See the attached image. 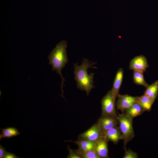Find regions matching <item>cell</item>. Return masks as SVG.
Masks as SVG:
<instances>
[{
  "label": "cell",
  "mask_w": 158,
  "mask_h": 158,
  "mask_svg": "<svg viewBox=\"0 0 158 158\" xmlns=\"http://www.w3.org/2000/svg\"><path fill=\"white\" fill-rule=\"evenodd\" d=\"M133 78L134 83L137 85H142L146 87L148 85L145 80L142 72L134 71Z\"/></svg>",
  "instance_id": "18"
},
{
  "label": "cell",
  "mask_w": 158,
  "mask_h": 158,
  "mask_svg": "<svg viewBox=\"0 0 158 158\" xmlns=\"http://www.w3.org/2000/svg\"><path fill=\"white\" fill-rule=\"evenodd\" d=\"M102 137V130L97 123L78 136L79 138L94 142H97Z\"/></svg>",
  "instance_id": "6"
},
{
  "label": "cell",
  "mask_w": 158,
  "mask_h": 158,
  "mask_svg": "<svg viewBox=\"0 0 158 158\" xmlns=\"http://www.w3.org/2000/svg\"><path fill=\"white\" fill-rule=\"evenodd\" d=\"M149 65L146 57L142 55L134 57L130 61L129 69L133 71H138L144 73Z\"/></svg>",
  "instance_id": "7"
},
{
  "label": "cell",
  "mask_w": 158,
  "mask_h": 158,
  "mask_svg": "<svg viewBox=\"0 0 158 158\" xmlns=\"http://www.w3.org/2000/svg\"><path fill=\"white\" fill-rule=\"evenodd\" d=\"M125 153L123 158H138V155L135 152L130 149L125 150Z\"/></svg>",
  "instance_id": "19"
},
{
  "label": "cell",
  "mask_w": 158,
  "mask_h": 158,
  "mask_svg": "<svg viewBox=\"0 0 158 158\" xmlns=\"http://www.w3.org/2000/svg\"><path fill=\"white\" fill-rule=\"evenodd\" d=\"M67 42L64 40L56 44L48 56L49 64L51 65L52 71H56L57 73L61 77L62 81L61 87L62 94L60 95L64 98L63 91L62 89L64 86L63 82L65 80L62 76L61 71L68 61L66 52Z\"/></svg>",
  "instance_id": "2"
},
{
  "label": "cell",
  "mask_w": 158,
  "mask_h": 158,
  "mask_svg": "<svg viewBox=\"0 0 158 158\" xmlns=\"http://www.w3.org/2000/svg\"><path fill=\"white\" fill-rule=\"evenodd\" d=\"M67 149L68 151V155L67 156V158H81L75 152V150L71 149L69 146Z\"/></svg>",
  "instance_id": "20"
},
{
  "label": "cell",
  "mask_w": 158,
  "mask_h": 158,
  "mask_svg": "<svg viewBox=\"0 0 158 158\" xmlns=\"http://www.w3.org/2000/svg\"><path fill=\"white\" fill-rule=\"evenodd\" d=\"M2 131L0 134V140L3 138H9L17 136L20 134L18 130L14 127H8L5 128H0Z\"/></svg>",
  "instance_id": "16"
},
{
  "label": "cell",
  "mask_w": 158,
  "mask_h": 158,
  "mask_svg": "<svg viewBox=\"0 0 158 158\" xmlns=\"http://www.w3.org/2000/svg\"><path fill=\"white\" fill-rule=\"evenodd\" d=\"M144 94L155 100L158 95V80L146 87Z\"/></svg>",
  "instance_id": "15"
},
{
  "label": "cell",
  "mask_w": 158,
  "mask_h": 158,
  "mask_svg": "<svg viewBox=\"0 0 158 158\" xmlns=\"http://www.w3.org/2000/svg\"><path fill=\"white\" fill-rule=\"evenodd\" d=\"M19 158L15 154L9 152H6L4 158Z\"/></svg>",
  "instance_id": "22"
},
{
  "label": "cell",
  "mask_w": 158,
  "mask_h": 158,
  "mask_svg": "<svg viewBox=\"0 0 158 158\" xmlns=\"http://www.w3.org/2000/svg\"><path fill=\"white\" fill-rule=\"evenodd\" d=\"M144 111L140 106L136 102L126 110L124 113L133 118L142 115Z\"/></svg>",
  "instance_id": "14"
},
{
  "label": "cell",
  "mask_w": 158,
  "mask_h": 158,
  "mask_svg": "<svg viewBox=\"0 0 158 158\" xmlns=\"http://www.w3.org/2000/svg\"><path fill=\"white\" fill-rule=\"evenodd\" d=\"M116 100L111 91H108L101 101V115L117 117L115 107Z\"/></svg>",
  "instance_id": "4"
},
{
  "label": "cell",
  "mask_w": 158,
  "mask_h": 158,
  "mask_svg": "<svg viewBox=\"0 0 158 158\" xmlns=\"http://www.w3.org/2000/svg\"><path fill=\"white\" fill-rule=\"evenodd\" d=\"M7 152L5 148L0 145V158H4V156Z\"/></svg>",
  "instance_id": "21"
},
{
  "label": "cell",
  "mask_w": 158,
  "mask_h": 158,
  "mask_svg": "<svg viewBox=\"0 0 158 158\" xmlns=\"http://www.w3.org/2000/svg\"><path fill=\"white\" fill-rule=\"evenodd\" d=\"M81 150L86 151L94 149L96 142L78 138V140L73 142Z\"/></svg>",
  "instance_id": "13"
},
{
  "label": "cell",
  "mask_w": 158,
  "mask_h": 158,
  "mask_svg": "<svg viewBox=\"0 0 158 158\" xmlns=\"http://www.w3.org/2000/svg\"><path fill=\"white\" fill-rule=\"evenodd\" d=\"M96 63H92L86 59L83 58L82 64L80 66L78 63H74V79L77 83L78 88L82 90L85 91L87 95L88 96L91 90L95 88L93 85L94 73L88 74L87 70L89 68L97 69L93 66Z\"/></svg>",
  "instance_id": "1"
},
{
  "label": "cell",
  "mask_w": 158,
  "mask_h": 158,
  "mask_svg": "<svg viewBox=\"0 0 158 158\" xmlns=\"http://www.w3.org/2000/svg\"><path fill=\"white\" fill-rule=\"evenodd\" d=\"M123 77V70L122 68L117 71L114 81L113 87L111 90L114 97L116 99L117 97L121 86L122 85Z\"/></svg>",
  "instance_id": "11"
},
{
  "label": "cell",
  "mask_w": 158,
  "mask_h": 158,
  "mask_svg": "<svg viewBox=\"0 0 158 158\" xmlns=\"http://www.w3.org/2000/svg\"><path fill=\"white\" fill-rule=\"evenodd\" d=\"M117 119L123 136V148L126 150L127 143L135 136L133 124V118L124 112L118 115Z\"/></svg>",
  "instance_id": "3"
},
{
  "label": "cell",
  "mask_w": 158,
  "mask_h": 158,
  "mask_svg": "<svg viewBox=\"0 0 158 158\" xmlns=\"http://www.w3.org/2000/svg\"><path fill=\"white\" fill-rule=\"evenodd\" d=\"M116 105L117 109L124 113L125 111L137 102L138 97H133L127 94H119Z\"/></svg>",
  "instance_id": "5"
},
{
  "label": "cell",
  "mask_w": 158,
  "mask_h": 158,
  "mask_svg": "<svg viewBox=\"0 0 158 158\" xmlns=\"http://www.w3.org/2000/svg\"><path fill=\"white\" fill-rule=\"evenodd\" d=\"M155 99L144 95L138 97L137 102L144 111H150L151 109L152 105Z\"/></svg>",
  "instance_id": "12"
},
{
  "label": "cell",
  "mask_w": 158,
  "mask_h": 158,
  "mask_svg": "<svg viewBox=\"0 0 158 158\" xmlns=\"http://www.w3.org/2000/svg\"><path fill=\"white\" fill-rule=\"evenodd\" d=\"M118 122L117 117L101 115L97 123L103 133L117 126Z\"/></svg>",
  "instance_id": "8"
},
{
  "label": "cell",
  "mask_w": 158,
  "mask_h": 158,
  "mask_svg": "<svg viewBox=\"0 0 158 158\" xmlns=\"http://www.w3.org/2000/svg\"><path fill=\"white\" fill-rule=\"evenodd\" d=\"M109 141L103 137L96 142L94 149L100 158H109L108 143Z\"/></svg>",
  "instance_id": "10"
},
{
  "label": "cell",
  "mask_w": 158,
  "mask_h": 158,
  "mask_svg": "<svg viewBox=\"0 0 158 158\" xmlns=\"http://www.w3.org/2000/svg\"><path fill=\"white\" fill-rule=\"evenodd\" d=\"M75 150L81 158H100L94 149L83 151L78 149Z\"/></svg>",
  "instance_id": "17"
},
{
  "label": "cell",
  "mask_w": 158,
  "mask_h": 158,
  "mask_svg": "<svg viewBox=\"0 0 158 158\" xmlns=\"http://www.w3.org/2000/svg\"><path fill=\"white\" fill-rule=\"evenodd\" d=\"M102 135L107 140L112 142L114 144L123 140V136L119 127L117 126L103 132Z\"/></svg>",
  "instance_id": "9"
}]
</instances>
